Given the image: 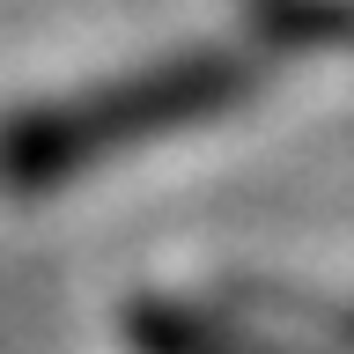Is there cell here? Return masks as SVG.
Instances as JSON below:
<instances>
[{
    "label": "cell",
    "mask_w": 354,
    "mask_h": 354,
    "mask_svg": "<svg viewBox=\"0 0 354 354\" xmlns=\"http://www.w3.org/2000/svg\"><path fill=\"white\" fill-rule=\"evenodd\" d=\"M266 52L281 44H221V52H185V59L155 66V74H133V82H111V88H88L59 111H37L22 118L15 133H0V177L8 185H52L59 170H82L111 148H140L170 126H192L207 111H221L229 96L259 82Z\"/></svg>",
    "instance_id": "6da1fadb"
}]
</instances>
